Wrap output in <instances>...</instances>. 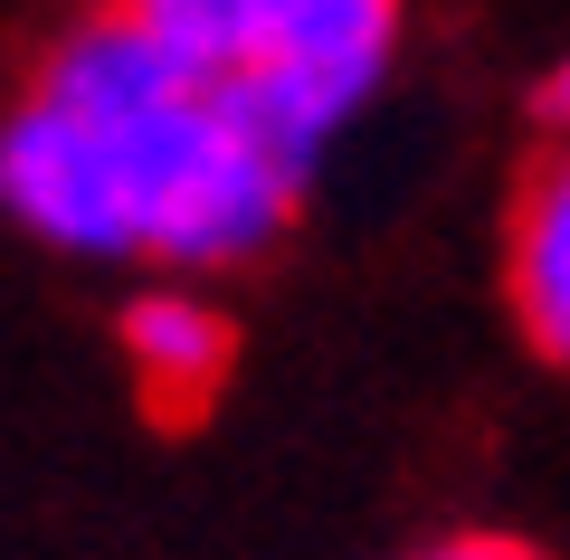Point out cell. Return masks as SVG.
<instances>
[{
  "mask_svg": "<svg viewBox=\"0 0 570 560\" xmlns=\"http://www.w3.org/2000/svg\"><path fill=\"white\" fill-rule=\"evenodd\" d=\"M314 161L238 86L181 67L124 10L86 20L0 124V209L77 257L247 266L285 238Z\"/></svg>",
  "mask_w": 570,
  "mask_h": 560,
  "instance_id": "obj_1",
  "label": "cell"
},
{
  "mask_svg": "<svg viewBox=\"0 0 570 560\" xmlns=\"http://www.w3.org/2000/svg\"><path fill=\"white\" fill-rule=\"evenodd\" d=\"M532 105H542V124H551V134H570V58L542 77V96H532Z\"/></svg>",
  "mask_w": 570,
  "mask_h": 560,
  "instance_id": "obj_6",
  "label": "cell"
},
{
  "mask_svg": "<svg viewBox=\"0 0 570 560\" xmlns=\"http://www.w3.org/2000/svg\"><path fill=\"white\" fill-rule=\"evenodd\" d=\"M228 314L209 295H190V285H153V295L124 304V361H134V390L163 419H190V409L219 400L228 381Z\"/></svg>",
  "mask_w": 570,
  "mask_h": 560,
  "instance_id": "obj_3",
  "label": "cell"
},
{
  "mask_svg": "<svg viewBox=\"0 0 570 560\" xmlns=\"http://www.w3.org/2000/svg\"><path fill=\"white\" fill-rule=\"evenodd\" d=\"M409 560H532V551L523 541H485L475 532V541H438V551H409Z\"/></svg>",
  "mask_w": 570,
  "mask_h": 560,
  "instance_id": "obj_5",
  "label": "cell"
},
{
  "mask_svg": "<svg viewBox=\"0 0 570 560\" xmlns=\"http://www.w3.org/2000/svg\"><path fill=\"white\" fill-rule=\"evenodd\" d=\"M142 39H163L181 67L238 86L305 161L362 115V96L390 77L400 0H115Z\"/></svg>",
  "mask_w": 570,
  "mask_h": 560,
  "instance_id": "obj_2",
  "label": "cell"
},
{
  "mask_svg": "<svg viewBox=\"0 0 570 560\" xmlns=\"http://www.w3.org/2000/svg\"><path fill=\"white\" fill-rule=\"evenodd\" d=\"M504 285L523 333L570 371V134L513 200V247H504Z\"/></svg>",
  "mask_w": 570,
  "mask_h": 560,
  "instance_id": "obj_4",
  "label": "cell"
}]
</instances>
